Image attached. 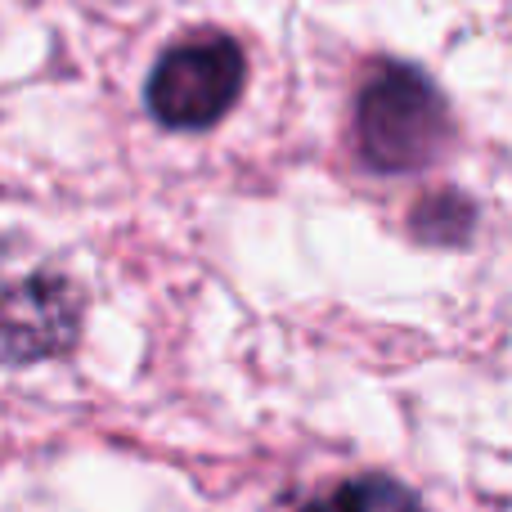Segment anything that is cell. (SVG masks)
Listing matches in <instances>:
<instances>
[{
	"label": "cell",
	"instance_id": "6da1fadb",
	"mask_svg": "<svg viewBox=\"0 0 512 512\" xmlns=\"http://www.w3.org/2000/svg\"><path fill=\"white\" fill-rule=\"evenodd\" d=\"M346 135L355 162L369 176L405 180L450 158L459 126L432 72L409 59H373L355 77Z\"/></svg>",
	"mask_w": 512,
	"mask_h": 512
},
{
	"label": "cell",
	"instance_id": "3957f363",
	"mask_svg": "<svg viewBox=\"0 0 512 512\" xmlns=\"http://www.w3.org/2000/svg\"><path fill=\"white\" fill-rule=\"evenodd\" d=\"M81 288L59 270H32L5 297V360L23 369L72 351L81 333Z\"/></svg>",
	"mask_w": 512,
	"mask_h": 512
},
{
	"label": "cell",
	"instance_id": "7a4b0ae2",
	"mask_svg": "<svg viewBox=\"0 0 512 512\" xmlns=\"http://www.w3.org/2000/svg\"><path fill=\"white\" fill-rule=\"evenodd\" d=\"M243 86H248L243 45L221 27H198L176 36L153 59L140 99L162 131L198 135L230 117V108L243 99Z\"/></svg>",
	"mask_w": 512,
	"mask_h": 512
},
{
	"label": "cell",
	"instance_id": "5b68a950",
	"mask_svg": "<svg viewBox=\"0 0 512 512\" xmlns=\"http://www.w3.org/2000/svg\"><path fill=\"white\" fill-rule=\"evenodd\" d=\"M409 230H414L418 243H432V248H463L477 230V203L463 198L459 189L427 194L409 216Z\"/></svg>",
	"mask_w": 512,
	"mask_h": 512
},
{
	"label": "cell",
	"instance_id": "277c9868",
	"mask_svg": "<svg viewBox=\"0 0 512 512\" xmlns=\"http://www.w3.org/2000/svg\"><path fill=\"white\" fill-rule=\"evenodd\" d=\"M279 512H423V499L387 472H355Z\"/></svg>",
	"mask_w": 512,
	"mask_h": 512
}]
</instances>
